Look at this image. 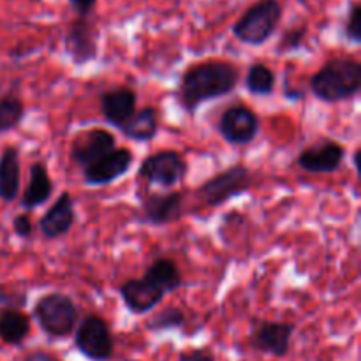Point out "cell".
Wrapping results in <instances>:
<instances>
[{
    "mask_svg": "<svg viewBox=\"0 0 361 361\" xmlns=\"http://www.w3.org/2000/svg\"><path fill=\"white\" fill-rule=\"evenodd\" d=\"M240 69L226 60H204L185 69L176 90V101L189 116L204 102L226 97L238 88Z\"/></svg>",
    "mask_w": 361,
    "mask_h": 361,
    "instance_id": "cell-1",
    "label": "cell"
},
{
    "mask_svg": "<svg viewBox=\"0 0 361 361\" xmlns=\"http://www.w3.org/2000/svg\"><path fill=\"white\" fill-rule=\"evenodd\" d=\"M309 88L326 104L353 101L361 92V63L353 56H334L312 74Z\"/></svg>",
    "mask_w": 361,
    "mask_h": 361,
    "instance_id": "cell-2",
    "label": "cell"
},
{
    "mask_svg": "<svg viewBox=\"0 0 361 361\" xmlns=\"http://www.w3.org/2000/svg\"><path fill=\"white\" fill-rule=\"evenodd\" d=\"M30 319L37 323L49 341H66L74 334L80 323L81 309L66 293L49 291L34 303Z\"/></svg>",
    "mask_w": 361,
    "mask_h": 361,
    "instance_id": "cell-3",
    "label": "cell"
},
{
    "mask_svg": "<svg viewBox=\"0 0 361 361\" xmlns=\"http://www.w3.org/2000/svg\"><path fill=\"white\" fill-rule=\"evenodd\" d=\"M282 13L279 0H257L235 21L233 35L247 46L267 44L281 25Z\"/></svg>",
    "mask_w": 361,
    "mask_h": 361,
    "instance_id": "cell-4",
    "label": "cell"
},
{
    "mask_svg": "<svg viewBox=\"0 0 361 361\" xmlns=\"http://www.w3.org/2000/svg\"><path fill=\"white\" fill-rule=\"evenodd\" d=\"M252 185V171L243 164H233L228 169H224V171L204 180L197 187L196 196L207 207L219 208L222 204L229 203L231 200H235V197H240L242 194L249 192Z\"/></svg>",
    "mask_w": 361,
    "mask_h": 361,
    "instance_id": "cell-5",
    "label": "cell"
},
{
    "mask_svg": "<svg viewBox=\"0 0 361 361\" xmlns=\"http://www.w3.org/2000/svg\"><path fill=\"white\" fill-rule=\"evenodd\" d=\"M76 351L88 361H111L115 338L108 321L99 314H87L80 319L73 334Z\"/></svg>",
    "mask_w": 361,
    "mask_h": 361,
    "instance_id": "cell-6",
    "label": "cell"
},
{
    "mask_svg": "<svg viewBox=\"0 0 361 361\" xmlns=\"http://www.w3.org/2000/svg\"><path fill=\"white\" fill-rule=\"evenodd\" d=\"M189 173V164L180 152L159 150L141 161L137 178L145 180L148 185H159L162 189H173L183 182Z\"/></svg>",
    "mask_w": 361,
    "mask_h": 361,
    "instance_id": "cell-7",
    "label": "cell"
},
{
    "mask_svg": "<svg viewBox=\"0 0 361 361\" xmlns=\"http://www.w3.org/2000/svg\"><path fill=\"white\" fill-rule=\"evenodd\" d=\"M261 120L252 108L233 104L222 111L217 120V133L231 147H245L257 137Z\"/></svg>",
    "mask_w": 361,
    "mask_h": 361,
    "instance_id": "cell-8",
    "label": "cell"
},
{
    "mask_svg": "<svg viewBox=\"0 0 361 361\" xmlns=\"http://www.w3.org/2000/svg\"><path fill=\"white\" fill-rule=\"evenodd\" d=\"M63 51L78 67L99 56V28L88 16H76L63 34Z\"/></svg>",
    "mask_w": 361,
    "mask_h": 361,
    "instance_id": "cell-9",
    "label": "cell"
},
{
    "mask_svg": "<svg viewBox=\"0 0 361 361\" xmlns=\"http://www.w3.org/2000/svg\"><path fill=\"white\" fill-rule=\"evenodd\" d=\"M345 148L330 137H319L316 143L303 148L296 157V164L302 171L312 175H330L338 171L345 161Z\"/></svg>",
    "mask_w": 361,
    "mask_h": 361,
    "instance_id": "cell-10",
    "label": "cell"
},
{
    "mask_svg": "<svg viewBox=\"0 0 361 361\" xmlns=\"http://www.w3.org/2000/svg\"><path fill=\"white\" fill-rule=\"evenodd\" d=\"M295 324L286 321H259L249 335V348L261 355L284 358L291 351Z\"/></svg>",
    "mask_w": 361,
    "mask_h": 361,
    "instance_id": "cell-11",
    "label": "cell"
},
{
    "mask_svg": "<svg viewBox=\"0 0 361 361\" xmlns=\"http://www.w3.org/2000/svg\"><path fill=\"white\" fill-rule=\"evenodd\" d=\"M183 192H147L140 200V219L148 226H168L178 222L183 215Z\"/></svg>",
    "mask_w": 361,
    "mask_h": 361,
    "instance_id": "cell-12",
    "label": "cell"
},
{
    "mask_svg": "<svg viewBox=\"0 0 361 361\" xmlns=\"http://www.w3.org/2000/svg\"><path fill=\"white\" fill-rule=\"evenodd\" d=\"M113 148H116L115 134L109 133L108 129L95 127V129L83 130V133L74 136L73 143H71L69 157L74 166L85 169L101 157H104L106 154H109Z\"/></svg>",
    "mask_w": 361,
    "mask_h": 361,
    "instance_id": "cell-13",
    "label": "cell"
},
{
    "mask_svg": "<svg viewBox=\"0 0 361 361\" xmlns=\"http://www.w3.org/2000/svg\"><path fill=\"white\" fill-rule=\"evenodd\" d=\"M134 155L129 148L116 147L109 154L95 161L88 168L81 169L83 182L90 187H104L126 176L133 168Z\"/></svg>",
    "mask_w": 361,
    "mask_h": 361,
    "instance_id": "cell-14",
    "label": "cell"
},
{
    "mask_svg": "<svg viewBox=\"0 0 361 361\" xmlns=\"http://www.w3.org/2000/svg\"><path fill=\"white\" fill-rule=\"evenodd\" d=\"M99 109L108 126L122 129L127 120L136 113L137 94L127 85L108 88L99 97Z\"/></svg>",
    "mask_w": 361,
    "mask_h": 361,
    "instance_id": "cell-15",
    "label": "cell"
},
{
    "mask_svg": "<svg viewBox=\"0 0 361 361\" xmlns=\"http://www.w3.org/2000/svg\"><path fill=\"white\" fill-rule=\"evenodd\" d=\"M76 222L74 200L69 190H62L55 203L39 219V231L46 240H59L73 229Z\"/></svg>",
    "mask_w": 361,
    "mask_h": 361,
    "instance_id": "cell-16",
    "label": "cell"
},
{
    "mask_svg": "<svg viewBox=\"0 0 361 361\" xmlns=\"http://www.w3.org/2000/svg\"><path fill=\"white\" fill-rule=\"evenodd\" d=\"M118 295L123 305L134 316H145L157 309L166 298L164 293L147 282L145 279H127L118 288Z\"/></svg>",
    "mask_w": 361,
    "mask_h": 361,
    "instance_id": "cell-17",
    "label": "cell"
},
{
    "mask_svg": "<svg viewBox=\"0 0 361 361\" xmlns=\"http://www.w3.org/2000/svg\"><path fill=\"white\" fill-rule=\"evenodd\" d=\"M53 190H55V183H53L44 162H32L30 169H28L27 187H25L23 196L20 200L21 210L28 214V212L42 207V204L49 201Z\"/></svg>",
    "mask_w": 361,
    "mask_h": 361,
    "instance_id": "cell-18",
    "label": "cell"
},
{
    "mask_svg": "<svg viewBox=\"0 0 361 361\" xmlns=\"http://www.w3.org/2000/svg\"><path fill=\"white\" fill-rule=\"evenodd\" d=\"M21 192V157L16 147H6L0 154V200L13 203Z\"/></svg>",
    "mask_w": 361,
    "mask_h": 361,
    "instance_id": "cell-19",
    "label": "cell"
},
{
    "mask_svg": "<svg viewBox=\"0 0 361 361\" xmlns=\"http://www.w3.org/2000/svg\"><path fill=\"white\" fill-rule=\"evenodd\" d=\"M141 279H145V281L150 282L152 286L161 289L166 296L178 291L183 286V277L178 264H176L175 259H171V257L168 256L155 257V259L145 268Z\"/></svg>",
    "mask_w": 361,
    "mask_h": 361,
    "instance_id": "cell-20",
    "label": "cell"
},
{
    "mask_svg": "<svg viewBox=\"0 0 361 361\" xmlns=\"http://www.w3.org/2000/svg\"><path fill=\"white\" fill-rule=\"evenodd\" d=\"M122 134L136 143H150L159 134V111L155 106H143L122 127Z\"/></svg>",
    "mask_w": 361,
    "mask_h": 361,
    "instance_id": "cell-21",
    "label": "cell"
},
{
    "mask_svg": "<svg viewBox=\"0 0 361 361\" xmlns=\"http://www.w3.org/2000/svg\"><path fill=\"white\" fill-rule=\"evenodd\" d=\"M32 331V319L23 310L0 314V342L6 345H21Z\"/></svg>",
    "mask_w": 361,
    "mask_h": 361,
    "instance_id": "cell-22",
    "label": "cell"
},
{
    "mask_svg": "<svg viewBox=\"0 0 361 361\" xmlns=\"http://www.w3.org/2000/svg\"><path fill=\"white\" fill-rule=\"evenodd\" d=\"M277 87V76L274 69L263 62H256L249 67L245 74V88L249 94L257 97H268L275 92Z\"/></svg>",
    "mask_w": 361,
    "mask_h": 361,
    "instance_id": "cell-23",
    "label": "cell"
},
{
    "mask_svg": "<svg viewBox=\"0 0 361 361\" xmlns=\"http://www.w3.org/2000/svg\"><path fill=\"white\" fill-rule=\"evenodd\" d=\"M187 324V314L183 309L176 305H168L164 309L157 310L150 316V319L145 323V328L152 334H162V331L182 330Z\"/></svg>",
    "mask_w": 361,
    "mask_h": 361,
    "instance_id": "cell-24",
    "label": "cell"
},
{
    "mask_svg": "<svg viewBox=\"0 0 361 361\" xmlns=\"http://www.w3.org/2000/svg\"><path fill=\"white\" fill-rule=\"evenodd\" d=\"M25 104L20 97L7 94L0 97V134L18 129L25 118Z\"/></svg>",
    "mask_w": 361,
    "mask_h": 361,
    "instance_id": "cell-25",
    "label": "cell"
},
{
    "mask_svg": "<svg viewBox=\"0 0 361 361\" xmlns=\"http://www.w3.org/2000/svg\"><path fill=\"white\" fill-rule=\"evenodd\" d=\"M307 35H309V27H307V23L288 28V30H284V34L281 35V39H279V44L277 48H275V51H277L279 55L298 51V49H302L303 46H305Z\"/></svg>",
    "mask_w": 361,
    "mask_h": 361,
    "instance_id": "cell-26",
    "label": "cell"
},
{
    "mask_svg": "<svg viewBox=\"0 0 361 361\" xmlns=\"http://www.w3.org/2000/svg\"><path fill=\"white\" fill-rule=\"evenodd\" d=\"M27 291L7 288V286L0 284V314L9 312V310H23L27 307Z\"/></svg>",
    "mask_w": 361,
    "mask_h": 361,
    "instance_id": "cell-27",
    "label": "cell"
},
{
    "mask_svg": "<svg viewBox=\"0 0 361 361\" xmlns=\"http://www.w3.org/2000/svg\"><path fill=\"white\" fill-rule=\"evenodd\" d=\"M342 35L348 39L353 44H360L361 42V4L353 2L349 7L348 18L342 27Z\"/></svg>",
    "mask_w": 361,
    "mask_h": 361,
    "instance_id": "cell-28",
    "label": "cell"
},
{
    "mask_svg": "<svg viewBox=\"0 0 361 361\" xmlns=\"http://www.w3.org/2000/svg\"><path fill=\"white\" fill-rule=\"evenodd\" d=\"M13 231L21 240H30L34 236V224H32V219L27 212H21V214L14 215Z\"/></svg>",
    "mask_w": 361,
    "mask_h": 361,
    "instance_id": "cell-29",
    "label": "cell"
},
{
    "mask_svg": "<svg viewBox=\"0 0 361 361\" xmlns=\"http://www.w3.org/2000/svg\"><path fill=\"white\" fill-rule=\"evenodd\" d=\"M176 361H217L210 348H190L178 353Z\"/></svg>",
    "mask_w": 361,
    "mask_h": 361,
    "instance_id": "cell-30",
    "label": "cell"
},
{
    "mask_svg": "<svg viewBox=\"0 0 361 361\" xmlns=\"http://www.w3.org/2000/svg\"><path fill=\"white\" fill-rule=\"evenodd\" d=\"M67 2L71 4V7L74 9L76 16H90L97 0H67Z\"/></svg>",
    "mask_w": 361,
    "mask_h": 361,
    "instance_id": "cell-31",
    "label": "cell"
},
{
    "mask_svg": "<svg viewBox=\"0 0 361 361\" xmlns=\"http://www.w3.org/2000/svg\"><path fill=\"white\" fill-rule=\"evenodd\" d=\"M20 361H62V360H59L55 355L44 351V349H32V351L25 353V355L20 358Z\"/></svg>",
    "mask_w": 361,
    "mask_h": 361,
    "instance_id": "cell-32",
    "label": "cell"
},
{
    "mask_svg": "<svg viewBox=\"0 0 361 361\" xmlns=\"http://www.w3.org/2000/svg\"><path fill=\"white\" fill-rule=\"evenodd\" d=\"M360 148H356V150L355 152H353V166H355V169H356V173H358V175H360V168H361V166H360Z\"/></svg>",
    "mask_w": 361,
    "mask_h": 361,
    "instance_id": "cell-33",
    "label": "cell"
}]
</instances>
